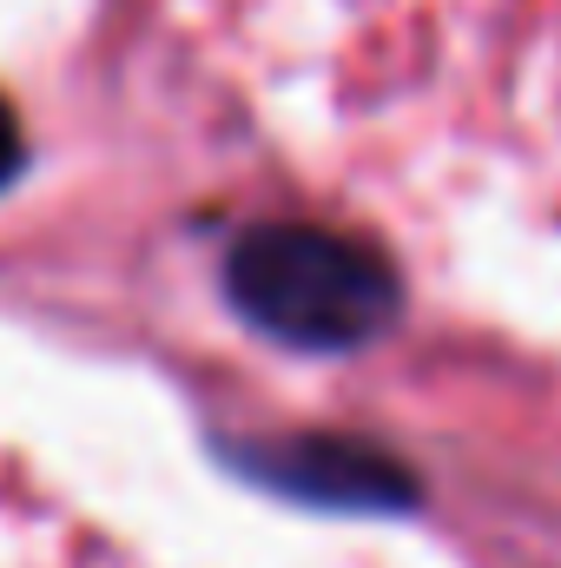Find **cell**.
Listing matches in <instances>:
<instances>
[{"label":"cell","instance_id":"7a4b0ae2","mask_svg":"<svg viewBox=\"0 0 561 568\" xmlns=\"http://www.w3.org/2000/svg\"><path fill=\"white\" fill-rule=\"evenodd\" d=\"M258 483H278L297 503H330V509H410L417 483L384 456L350 436H297L284 449H265L252 463Z\"/></svg>","mask_w":561,"mask_h":568},{"label":"cell","instance_id":"3957f363","mask_svg":"<svg viewBox=\"0 0 561 568\" xmlns=\"http://www.w3.org/2000/svg\"><path fill=\"white\" fill-rule=\"evenodd\" d=\"M20 159H27V140H20V120H13V106L0 100V192L13 185V172H20Z\"/></svg>","mask_w":561,"mask_h":568},{"label":"cell","instance_id":"6da1fadb","mask_svg":"<svg viewBox=\"0 0 561 568\" xmlns=\"http://www.w3.org/2000/svg\"><path fill=\"white\" fill-rule=\"evenodd\" d=\"M225 297L238 317L290 351H364L377 344L397 311V265L324 225H258L225 252Z\"/></svg>","mask_w":561,"mask_h":568}]
</instances>
